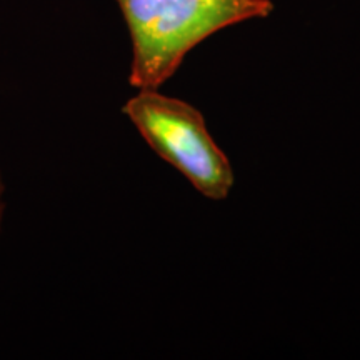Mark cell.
I'll return each instance as SVG.
<instances>
[{"mask_svg": "<svg viewBox=\"0 0 360 360\" xmlns=\"http://www.w3.org/2000/svg\"><path fill=\"white\" fill-rule=\"evenodd\" d=\"M132 39L129 82L160 89L207 37L274 11L272 0H117Z\"/></svg>", "mask_w": 360, "mask_h": 360, "instance_id": "6da1fadb", "label": "cell"}, {"mask_svg": "<svg viewBox=\"0 0 360 360\" xmlns=\"http://www.w3.org/2000/svg\"><path fill=\"white\" fill-rule=\"evenodd\" d=\"M122 112L147 146L177 169L197 192L210 200L227 199L236 182L232 165L199 109L164 96L159 89H146L130 97Z\"/></svg>", "mask_w": 360, "mask_h": 360, "instance_id": "7a4b0ae2", "label": "cell"}, {"mask_svg": "<svg viewBox=\"0 0 360 360\" xmlns=\"http://www.w3.org/2000/svg\"><path fill=\"white\" fill-rule=\"evenodd\" d=\"M4 214H6V182H4L2 174H0V229H2Z\"/></svg>", "mask_w": 360, "mask_h": 360, "instance_id": "3957f363", "label": "cell"}]
</instances>
